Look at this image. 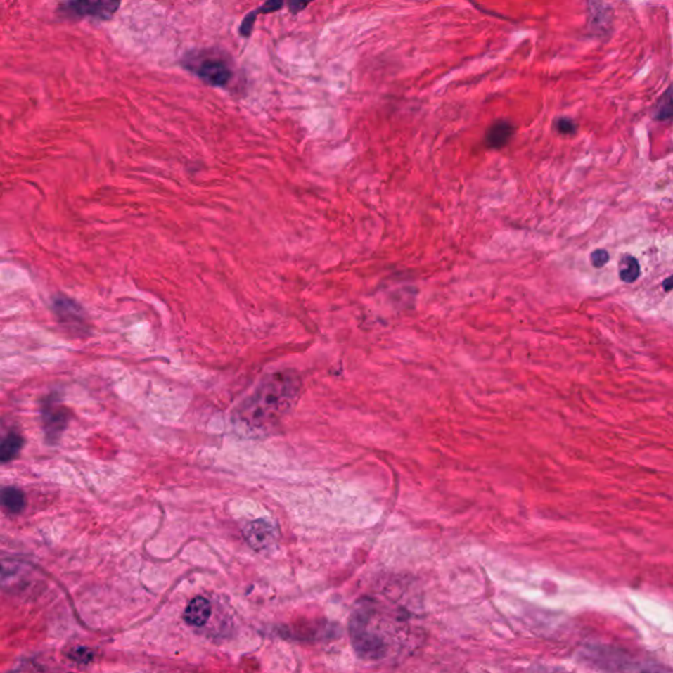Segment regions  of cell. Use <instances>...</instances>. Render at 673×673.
<instances>
[{
  "label": "cell",
  "mask_w": 673,
  "mask_h": 673,
  "mask_svg": "<svg viewBox=\"0 0 673 673\" xmlns=\"http://www.w3.org/2000/svg\"><path fill=\"white\" fill-rule=\"evenodd\" d=\"M302 382L292 371L274 372L242 402L237 418L249 432H262L278 423L299 397Z\"/></svg>",
  "instance_id": "cell-1"
},
{
  "label": "cell",
  "mask_w": 673,
  "mask_h": 673,
  "mask_svg": "<svg viewBox=\"0 0 673 673\" xmlns=\"http://www.w3.org/2000/svg\"><path fill=\"white\" fill-rule=\"evenodd\" d=\"M188 68L203 81L212 86H224L231 81V71L222 60L213 58H204L200 60H191Z\"/></svg>",
  "instance_id": "cell-2"
},
{
  "label": "cell",
  "mask_w": 673,
  "mask_h": 673,
  "mask_svg": "<svg viewBox=\"0 0 673 673\" xmlns=\"http://www.w3.org/2000/svg\"><path fill=\"white\" fill-rule=\"evenodd\" d=\"M246 541L255 550H264L272 546L276 539V533L270 523L258 520L249 523L245 529Z\"/></svg>",
  "instance_id": "cell-3"
},
{
  "label": "cell",
  "mask_w": 673,
  "mask_h": 673,
  "mask_svg": "<svg viewBox=\"0 0 673 673\" xmlns=\"http://www.w3.org/2000/svg\"><path fill=\"white\" fill-rule=\"evenodd\" d=\"M120 6V0H96L90 3L89 0H81L72 4V8L79 13H90L101 19H110Z\"/></svg>",
  "instance_id": "cell-4"
},
{
  "label": "cell",
  "mask_w": 673,
  "mask_h": 673,
  "mask_svg": "<svg viewBox=\"0 0 673 673\" xmlns=\"http://www.w3.org/2000/svg\"><path fill=\"white\" fill-rule=\"evenodd\" d=\"M212 614L211 603L204 597H196L184 610V621L190 626L200 627L208 622Z\"/></svg>",
  "instance_id": "cell-5"
},
{
  "label": "cell",
  "mask_w": 673,
  "mask_h": 673,
  "mask_svg": "<svg viewBox=\"0 0 673 673\" xmlns=\"http://www.w3.org/2000/svg\"><path fill=\"white\" fill-rule=\"evenodd\" d=\"M54 308L60 321L74 326V329L83 326L84 323L83 312L77 302H71L70 299H66V297H60L54 302Z\"/></svg>",
  "instance_id": "cell-6"
},
{
  "label": "cell",
  "mask_w": 673,
  "mask_h": 673,
  "mask_svg": "<svg viewBox=\"0 0 673 673\" xmlns=\"http://www.w3.org/2000/svg\"><path fill=\"white\" fill-rule=\"evenodd\" d=\"M514 134V125L506 120H497L493 122L492 127L487 132L485 143L493 148L500 149L505 146Z\"/></svg>",
  "instance_id": "cell-7"
},
{
  "label": "cell",
  "mask_w": 673,
  "mask_h": 673,
  "mask_svg": "<svg viewBox=\"0 0 673 673\" xmlns=\"http://www.w3.org/2000/svg\"><path fill=\"white\" fill-rule=\"evenodd\" d=\"M25 494L19 488L8 487L4 488L0 493V505L1 508L10 514H19L25 508Z\"/></svg>",
  "instance_id": "cell-8"
},
{
  "label": "cell",
  "mask_w": 673,
  "mask_h": 673,
  "mask_svg": "<svg viewBox=\"0 0 673 673\" xmlns=\"http://www.w3.org/2000/svg\"><path fill=\"white\" fill-rule=\"evenodd\" d=\"M588 11H589V25L593 30H606L609 27V12L603 4L601 0H588Z\"/></svg>",
  "instance_id": "cell-9"
},
{
  "label": "cell",
  "mask_w": 673,
  "mask_h": 673,
  "mask_svg": "<svg viewBox=\"0 0 673 673\" xmlns=\"http://www.w3.org/2000/svg\"><path fill=\"white\" fill-rule=\"evenodd\" d=\"M23 447V438L19 434H8L0 440V462L7 463L15 459Z\"/></svg>",
  "instance_id": "cell-10"
},
{
  "label": "cell",
  "mask_w": 673,
  "mask_h": 673,
  "mask_svg": "<svg viewBox=\"0 0 673 673\" xmlns=\"http://www.w3.org/2000/svg\"><path fill=\"white\" fill-rule=\"evenodd\" d=\"M46 414H45V428H46V432L51 434V437H56L58 435L66 426L68 423V418L65 416V412L63 409L60 408H56V406H51V409H46Z\"/></svg>",
  "instance_id": "cell-11"
},
{
  "label": "cell",
  "mask_w": 673,
  "mask_h": 673,
  "mask_svg": "<svg viewBox=\"0 0 673 673\" xmlns=\"http://www.w3.org/2000/svg\"><path fill=\"white\" fill-rule=\"evenodd\" d=\"M641 276V266L636 258L624 255L620 261V278L624 283H633Z\"/></svg>",
  "instance_id": "cell-12"
},
{
  "label": "cell",
  "mask_w": 673,
  "mask_h": 673,
  "mask_svg": "<svg viewBox=\"0 0 673 673\" xmlns=\"http://www.w3.org/2000/svg\"><path fill=\"white\" fill-rule=\"evenodd\" d=\"M653 117L659 121L671 120V117H672L671 87H668V90L665 91V94L660 98L659 103L656 104L655 111H653Z\"/></svg>",
  "instance_id": "cell-13"
},
{
  "label": "cell",
  "mask_w": 673,
  "mask_h": 673,
  "mask_svg": "<svg viewBox=\"0 0 673 673\" xmlns=\"http://www.w3.org/2000/svg\"><path fill=\"white\" fill-rule=\"evenodd\" d=\"M553 127L555 129L558 131V133L560 134H575L576 131H577V125L576 122L572 120V119H568V117H559L556 119L555 122H553Z\"/></svg>",
  "instance_id": "cell-14"
},
{
  "label": "cell",
  "mask_w": 673,
  "mask_h": 673,
  "mask_svg": "<svg viewBox=\"0 0 673 673\" xmlns=\"http://www.w3.org/2000/svg\"><path fill=\"white\" fill-rule=\"evenodd\" d=\"M257 11H252L250 13H248L245 16V19L242 21L241 27H240V33L243 37H249L252 34V27H254V23H255V18H257Z\"/></svg>",
  "instance_id": "cell-15"
},
{
  "label": "cell",
  "mask_w": 673,
  "mask_h": 673,
  "mask_svg": "<svg viewBox=\"0 0 673 673\" xmlns=\"http://www.w3.org/2000/svg\"><path fill=\"white\" fill-rule=\"evenodd\" d=\"M70 658L77 663L89 664L92 660V653L87 648H75L70 653Z\"/></svg>",
  "instance_id": "cell-16"
},
{
  "label": "cell",
  "mask_w": 673,
  "mask_h": 673,
  "mask_svg": "<svg viewBox=\"0 0 673 673\" xmlns=\"http://www.w3.org/2000/svg\"><path fill=\"white\" fill-rule=\"evenodd\" d=\"M609 261V252L603 249H600V250H594V252L591 254V262H592L593 266L596 269H600V267H603L606 263Z\"/></svg>",
  "instance_id": "cell-17"
},
{
  "label": "cell",
  "mask_w": 673,
  "mask_h": 673,
  "mask_svg": "<svg viewBox=\"0 0 673 673\" xmlns=\"http://www.w3.org/2000/svg\"><path fill=\"white\" fill-rule=\"evenodd\" d=\"M283 7V0H267L263 6H261L257 11L258 15L261 13H272L275 11L281 10Z\"/></svg>",
  "instance_id": "cell-18"
},
{
  "label": "cell",
  "mask_w": 673,
  "mask_h": 673,
  "mask_svg": "<svg viewBox=\"0 0 673 673\" xmlns=\"http://www.w3.org/2000/svg\"><path fill=\"white\" fill-rule=\"evenodd\" d=\"M313 0H288V8L292 13H297L304 10Z\"/></svg>",
  "instance_id": "cell-19"
},
{
  "label": "cell",
  "mask_w": 673,
  "mask_h": 673,
  "mask_svg": "<svg viewBox=\"0 0 673 673\" xmlns=\"http://www.w3.org/2000/svg\"><path fill=\"white\" fill-rule=\"evenodd\" d=\"M663 287L664 290L667 292H669L672 290V276H669V278L665 279V281L663 283Z\"/></svg>",
  "instance_id": "cell-20"
}]
</instances>
